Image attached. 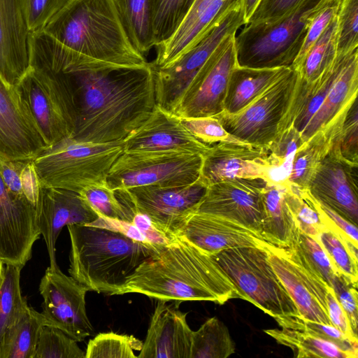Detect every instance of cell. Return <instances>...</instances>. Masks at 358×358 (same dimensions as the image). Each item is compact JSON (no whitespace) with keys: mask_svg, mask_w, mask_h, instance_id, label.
Wrapping results in <instances>:
<instances>
[{"mask_svg":"<svg viewBox=\"0 0 358 358\" xmlns=\"http://www.w3.org/2000/svg\"><path fill=\"white\" fill-rule=\"evenodd\" d=\"M29 62L54 72L71 99L72 137L92 143L122 141L156 106L152 63L123 66L75 52L44 32L29 34Z\"/></svg>","mask_w":358,"mask_h":358,"instance_id":"obj_1","label":"cell"},{"mask_svg":"<svg viewBox=\"0 0 358 358\" xmlns=\"http://www.w3.org/2000/svg\"><path fill=\"white\" fill-rule=\"evenodd\" d=\"M138 293L159 301H208L224 304L240 298L234 283L211 255L176 238L143 262L116 295Z\"/></svg>","mask_w":358,"mask_h":358,"instance_id":"obj_2","label":"cell"},{"mask_svg":"<svg viewBox=\"0 0 358 358\" xmlns=\"http://www.w3.org/2000/svg\"><path fill=\"white\" fill-rule=\"evenodd\" d=\"M70 275L90 291L116 295L139 266L161 247L136 242L106 228L68 225Z\"/></svg>","mask_w":358,"mask_h":358,"instance_id":"obj_3","label":"cell"},{"mask_svg":"<svg viewBox=\"0 0 358 358\" xmlns=\"http://www.w3.org/2000/svg\"><path fill=\"white\" fill-rule=\"evenodd\" d=\"M43 32L99 61L123 66L148 63L129 41L112 0H68Z\"/></svg>","mask_w":358,"mask_h":358,"instance_id":"obj_4","label":"cell"},{"mask_svg":"<svg viewBox=\"0 0 358 358\" xmlns=\"http://www.w3.org/2000/svg\"><path fill=\"white\" fill-rule=\"evenodd\" d=\"M327 0H304L270 22L248 23L235 36L237 64L255 69L292 68L316 13Z\"/></svg>","mask_w":358,"mask_h":358,"instance_id":"obj_5","label":"cell"},{"mask_svg":"<svg viewBox=\"0 0 358 358\" xmlns=\"http://www.w3.org/2000/svg\"><path fill=\"white\" fill-rule=\"evenodd\" d=\"M123 150L122 141L92 143L67 138L44 150L33 162L41 187L79 193L106 180Z\"/></svg>","mask_w":358,"mask_h":358,"instance_id":"obj_6","label":"cell"},{"mask_svg":"<svg viewBox=\"0 0 358 358\" xmlns=\"http://www.w3.org/2000/svg\"><path fill=\"white\" fill-rule=\"evenodd\" d=\"M211 256L234 283L240 299L252 303L274 319L300 316L273 270L265 247L229 248Z\"/></svg>","mask_w":358,"mask_h":358,"instance_id":"obj_7","label":"cell"},{"mask_svg":"<svg viewBox=\"0 0 358 358\" xmlns=\"http://www.w3.org/2000/svg\"><path fill=\"white\" fill-rule=\"evenodd\" d=\"M201 165L202 155L198 154L123 150L106 181L115 191L144 185H189L199 180Z\"/></svg>","mask_w":358,"mask_h":358,"instance_id":"obj_8","label":"cell"},{"mask_svg":"<svg viewBox=\"0 0 358 358\" xmlns=\"http://www.w3.org/2000/svg\"><path fill=\"white\" fill-rule=\"evenodd\" d=\"M245 24L243 3L229 12L192 47L173 62L155 68L156 104L174 113L190 83L229 36Z\"/></svg>","mask_w":358,"mask_h":358,"instance_id":"obj_9","label":"cell"},{"mask_svg":"<svg viewBox=\"0 0 358 358\" xmlns=\"http://www.w3.org/2000/svg\"><path fill=\"white\" fill-rule=\"evenodd\" d=\"M48 146L71 138L75 128L67 89L54 72L31 65L15 86Z\"/></svg>","mask_w":358,"mask_h":358,"instance_id":"obj_10","label":"cell"},{"mask_svg":"<svg viewBox=\"0 0 358 358\" xmlns=\"http://www.w3.org/2000/svg\"><path fill=\"white\" fill-rule=\"evenodd\" d=\"M296 73L291 69L250 104L235 114L213 116L234 138L266 148L278 135L279 125L292 97Z\"/></svg>","mask_w":358,"mask_h":358,"instance_id":"obj_11","label":"cell"},{"mask_svg":"<svg viewBox=\"0 0 358 358\" xmlns=\"http://www.w3.org/2000/svg\"><path fill=\"white\" fill-rule=\"evenodd\" d=\"M207 187L198 180L185 186L144 185L115 192L120 201L148 215L164 232L177 236L187 218L196 211Z\"/></svg>","mask_w":358,"mask_h":358,"instance_id":"obj_12","label":"cell"},{"mask_svg":"<svg viewBox=\"0 0 358 358\" xmlns=\"http://www.w3.org/2000/svg\"><path fill=\"white\" fill-rule=\"evenodd\" d=\"M38 289L45 325L62 330L77 342L94 334L86 310L85 296L90 291L87 287L64 274L57 266L47 268Z\"/></svg>","mask_w":358,"mask_h":358,"instance_id":"obj_13","label":"cell"},{"mask_svg":"<svg viewBox=\"0 0 358 358\" xmlns=\"http://www.w3.org/2000/svg\"><path fill=\"white\" fill-rule=\"evenodd\" d=\"M236 34L226 38L211 55L190 83L174 115L180 118L212 117L224 110L229 76L238 65Z\"/></svg>","mask_w":358,"mask_h":358,"instance_id":"obj_14","label":"cell"},{"mask_svg":"<svg viewBox=\"0 0 358 358\" xmlns=\"http://www.w3.org/2000/svg\"><path fill=\"white\" fill-rule=\"evenodd\" d=\"M48 148L17 88L0 76V160H33Z\"/></svg>","mask_w":358,"mask_h":358,"instance_id":"obj_15","label":"cell"},{"mask_svg":"<svg viewBox=\"0 0 358 358\" xmlns=\"http://www.w3.org/2000/svg\"><path fill=\"white\" fill-rule=\"evenodd\" d=\"M267 183L260 178L213 183L208 186L196 212L230 220L260 234L262 194Z\"/></svg>","mask_w":358,"mask_h":358,"instance_id":"obj_16","label":"cell"},{"mask_svg":"<svg viewBox=\"0 0 358 358\" xmlns=\"http://www.w3.org/2000/svg\"><path fill=\"white\" fill-rule=\"evenodd\" d=\"M40 236L36 224V206L10 192L0 176V257L3 263L23 268Z\"/></svg>","mask_w":358,"mask_h":358,"instance_id":"obj_17","label":"cell"},{"mask_svg":"<svg viewBox=\"0 0 358 358\" xmlns=\"http://www.w3.org/2000/svg\"><path fill=\"white\" fill-rule=\"evenodd\" d=\"M99 217L77 192L41 187L36 204V224L46 244L50 266H57L55 245L63 227L87 224Z\"/></svg>","mask_w":358,"mask_h":358,"instance_id":"obj_18","label":"cell"},{"mask_svg":"<svg viewBox=\"0 0 358 358\" xmlns=\"http://www.w3.org/2000/svg\"><path fill=\"white\" fill-rule=\"evenodd\" d=\"M268 151L237 139L218 142L202 155L199 180L206 187L237 178L266 180Z\"/></svg>","mask_w":358,"mask_h":358,"instance_id":"obj_19","label":"cell"},{"mask_svg":"<svg viewBox=\"0 0 358 358\" xmlns=\"http://www.w3.org/2000/svg\"><path fill=\"white\" fill-rule=\"evenodd\" d=\"M357 167L329 151L319 165L308 188L317 201L357 226Z\"/></svg>","mask_w":358,"mask_h":358,"instance_id":"obj_20","label":"cell"},{"mask_svg":"<svg viewBox=\"0 0 358 358\" xmlns=\"http://www.w3.org/2000/svg\"><path fill=\"white\" fill-rule=\"evenodd\" d=\"M122 142L126 151H176L201 155L210 147L195 138L179 117L157 104L143 124Z\"/></svg>","mask_w":358,"mask_h":358,"instance_id":"obj_21","label":"cell"},{"mask_svg":"<svg viewBox=\"0 0 358 358\" xmlns=\"http://www.w3.org/2000/svg\"><path fill=\"white\" fill-rule=\"evenodd\" d=\"M243 3V0H194L178 29L166 42L156 46L155 68L176 61L195 45L229 12Z\"/></svg>","mask_w":358,"mask_h":358,"instance_id":"obj_22","label":"cell"},{"mask_svg":"<svg viewBox=\"0 0 358 358\" xmlns=\"http://www.w3.org/2000/svg\"><path fill=\"white\" fill-rule=\"evenodd\" d=\"M338 56L339 67L329 92L301 134L305 141L317 134H336L357 98L358 49Z\"/></svg>","mask_w":358,"mask_h":358,"instance_id":"obj_23","label":"cell"},{"mask_svg":"<svg viewBox=\"0 0 358 358\" xmlns=\"http://www.w3.org/2000/svg\"><path fill=\"white\" fill-rule=\"evenodd\" d=\"M211 255L222 250L238 247H265L259 233L221 217L195 212L177 234Z\"/></svg>","mask_w":358,"mask_h":358,"instance_id":"obj_24","label":"cell"},{"mask_svg":"<svg viewBox=\"0 0 358 358\" xmlns=\"http://www.w3.org/2000/svg\"><path fill=\"white\" fill-rule=\"evenodd\" d=\"M187 313L159 301L152 315L139 358H190L193 330Z\"/></svg>","mask_w":358,"mask_h":358,"instance_id":"obj_25","label":"cell"},{"mask_svg":"<svg viewBox=\"0 0 358 358\" xmlns=\"http://www.w3.org/2000/svg\"><path fill=\"white\" fill-rule=\"evenodd\" d=\"M29 31L20 0H0V76L15 87L30 67Z\"/></svg>","mask_w":358,"mask_h":358,"instance_id":"obj_26","label":"cell"},{"mask_svg":"<svg viewBox=\"0 0 358 358\" xmlns=\"http://www.w3.org/2000/svg\"><path fill=\"white\" fill-rule=\"evenodd\" d=\"M291 69H255L237 65L229 76L222 112L235 114L241 111Z\"/></svg>","mask_w":358,"mask_h":358,"instance_id":"obj_27","label":"cell"},{"mask_svg":"<svg viewBox=\"0 0 358 358\" xmlns=\"http://www.w3.org/2000/svg\"><path fill=\"white\" fill-rule=\"evenodd\" d=\"M285 185L268 184L262 194L260 234L276 247L288 248L298 225L285 196Z\"/></svg>","mask_w":358,"mask_h":358,"instance_id":"obj_28","label":"cell"},{"mask_svg":"<svg viewBox=\"0 0 358 358\" xmlns=\"http://www.w3.org/2000/svg\"><path fill=\"white\" fill-rule=\"evenodd\" d=\"M265 249L273 270L295 303L300 317L332 325L327 313L299 275L284 248L268 243Z\"/></svg>","mask_w":358,"mask_h":358,"instance_id":"obj_29","label":"cell"},{"mask_svg":"<svg viewBox=\"0 0 358 358\" xmlns=\"http://www.w3.org/2000/svg\"><path fill=\"white\" fill-rule=\"evenodd\" d=\"M131 45L144 55L155 46L153 0H112Z\"/></svg>","mask_w":358,"mask_h":358,"instance_id":"obj_30","label":"cell"},{"mask_svg":"<svg viewBox=\"0 0 358 358\" xmlns=\"http://www.w3.org/2000/svg\"><path fill=\"white\" fill-rule=\"evenodd\" d=\"M338 15L315 42L301 64L294 71L296 88L305 89L322 79L333 69L337 57Z\"/></svg>","mask_w":358,"mask_h":358,"instance_id":"obj_31","label":"cell"},{"mask_svg":"<svg viewBox=\"0 0 358 358\" xmlns=\"http://www.w3.org/2000/svg\"><path fill=\"white\" fill-rule=\"evenodd\" d=\"M44 325L41 313L27 305L5 331L0 342V358H34Z\"/></svg>","mask_w":358,"mask_h":358,"instance_id":"obj_32","label":"cell"},{"mask_svg":"<svg viewBox=\"0 0 358 358\" xmlns=\"http://www.w3.org/2000/svg\"><path fill=\"white\" fill-rule=\"evenodd\" d=\"M301 134L293 126L278 134L267 148L266 181L286 185L297 150L305 143Z\"/></svg>","mask_w":358,"mask_h":358,"instance_id":"obj_33","label":"cell"},{"mask_svg":"<svg viewBox=\"0 0 358 358\" xmlns=\"http://www.w3.org/2000/svg\"><path fill=\"white\" fill-rule=\"evenodd\" d=\"M334 136L317 134L297 150L287 184L300 189L308 188L319 165L331 149Z\"/></svg>","mask_w":358,"mask_h":358,"instance_id":"obj_34","label":"cell"},{"mask_svg":"<svg viewBox=\"0 0 358 358\" xmlns=\"http://www.w3.org/2000/svg\"><path fill=\"white\" fill-rule=\"evenodd\" d=\"M264 331L278 343L289 348L296 358H351L336 345L299 330L281 327Z\"/></svg>","mask_w":358,"mask_h":358,"instance_id":"obj_35","label":"cell"},{"mask_svg":"<svg viewBox=\"0 0 358 358\" xmlns=\"http://www.w3.org/2000/svg\"><path fill=\"white\" fill-rule=\"evenodd\" d=\"M235 350L228 328L216 317L192 332L190 358H227Z\"/></svg>","mask_w":358,"mask_h":358,"instance_id":"obj_36","label":"cell"},{"mask_svg":"<svg viewBox=\"0 0 358 358\" xmlns=\"http://www.w3.org/2000/svg\"><path fill=\"white\" fill-rule=\"evenodd\" d=\"M22 268L13 264H3L0 279V342L10 325L17 321L28 305L20 289Z\"/></svg>","mask_w":358,"mask_h":358,"instance_id":"obj_37","label":"cell"},{"mask_svg":"<svg viewBox=\"0 0 358 358\" xmlns=\"http://www.w3.org/2000/svg\"><path fill=\"white\" fill-rule=\"evenodd\" d=\"M287 252L306 264L329 287L340 273L335 268L317 239L302 231L298 227Z\"/></svg>","mask_w":358,"mask_h":358,"instance_id":"obj_38","label":"cell"},{"mask_svg":"<svg viewBox=\"0 0 358 358\" xmlns=\"http://www.w3.org/2000/svg\"><path fill=\"white\" fill-rule=\"evenodd\" d=\"M285 196L299 229L316 239L326 227L318 201L308 189L288 184L285 186Z\"/></svg>","mask_w":358,"mask_h":358,"instance_id":"obj_39","label":"cell"},{"mask_svg":"<svg viewBox=\"0 0 358 358\" xmlns=\"http://www.w3.org/2000/svg\"><path fill=\"white\" fill-rule=\"evenodd\" d=\"M316 239L338 272L357 285V246L348 243L327 227L320 231Z\"/></svg>","mask_w":358,"mask_h":358,"instance_id":"obj_40","label":"cell"},{"mask_svg":"<svg viewBox=\"0 0 358 358\" xmlns=\"http://www.w3.org/2000/svg\"><path fill=\"white\" fill-rule=\"evenodd\" d=\"M78 194L99 217L129 222L132 220L134 213L130 206L120 201L106 180L91 184Z\"/></svg>","mask_w":358,"mask_h":358,"instance_id":"obj_41","label":"cell"},{"mask_svg":"<svg viewBox=\"0 0 358 358\" xmlns=\"http://www.w3.org/2000/svg\"><path fill=\"white\" fill-rule=\"evenodd\" d=\"M275 320L280 327L299 330L330 342L347 352L351 358L358 356L357 341L351 340L333 325L305 320L300 316H287Z\"/></svg>","mask_w":358,"mask_h":358,"instance_id":"obj_42","label":"cell"},{"mask_svg":"<svg viewBox=\"0 0 358 358\" xmlns=\"http://www.w3.org/2000/svg\"><path fill=\"white\" fill-rule=\"evenodd\" d=\"M194 0H153L155 43L170 38L185 17Z\"/></svg>","mask_w":358,"mask_h":358,"instance_id":"obj_43","label":"cell"},{"mask_svg":"<svg viewBox=\"0 0 358 358\" xmlns=\"http://www.w3.org/2000/svg\"><path fill=\"white\" fill-rule=\"evenodd\" d=\"M142 345L133 336L101 333L90 340L85 358H137L134 350L140 351Z\"/></svg>","mask_w":358,"mask_h":358,"instance_id":"obj_44","label":"cell"},{"mask_svg":"<svg viewBox=\"0 0 358 358\" xmlns=\"http://www.w3.org/2000/svg\"><path fill=\"white\" fill-rule=\"evenodd\" d=\"M76 340L49 325L41 329L34 358H85Z\"/></svg>","mask_w":358,"mask_h":358,"instance_id":"obj_45","label":"cell"},{"mask_svg":"<svg viewBox=\"0 0 358 358\" xmlns=\"http://www.w3.org/2000/svg\"><path fill=\"white\" fill-rule=\"evenodd\" d=\"M346 162L358 166V109L357 99L348 109L329 150Z\"/></svg>","mask_w":358,"mask_h":358,"instance_id":"obj_46","label":"cell"},{"mask_svg":"<svg viewBox=\"0 0 358 358\" xmlns=\"http://www.w3.org/2000/svg\"><path fill=\"white\" fill-rule=\"evenodd\" d=\"M338 25L337 55L358 49V0H341Z\"/></svg>","mask_w":358,"mask_h":358,"instance_id":"obj_47","label":"cell"},{"mask_svg":"<svg viewBox=\"0 0 358 358\" xmlns=\"http://www.w3.org/2000/svg\"><path fill=\"white\" fill-rule=\"evenodd\" d=\"M29 34L42 32L68 0H20Z\"/></svg>","mask_w":358,"mask_h":358,"instance_id":"obj_48","label":"cell"},{"mask_svg":"<svg viewBox=\"0 0 358 358\" xmlns=\"http://www.w3.org/2000/svg\"><path fill=\"white\" fill-rule=\"evenodd\" d=\"M180 120L195 138L208 145L211 146L223 141L235 139L213 116L185 117Z\"/></svg>","mask_w":358,"mask_h":358,"instance_id":"obj_49","label":"cell"},{"mask_svg":"<svg viewBox=\"0 0 358 358\" xmlns=\"http://www.w3.org/2000/svg\"><path fill=\"white\" fill-rule=\"evenodd\" d=\"M331 288L348 318L351 329L357 336L358 299L357 285H354L343 275H337Z\"/></svg>","mask_w":358,"mask_h":358,"instance_id":"obj_50","label":"cell"},{"mask_svg":"<svg viewBox=\"0 0 358 358\" xmlns=\"http://www.w3.org/2000/svg\"><path fill=\"white\" fill-rule=\"evenodd\" d=\"M303 1L304 0H261L248 23L275 20L293 10Z\"/></svg>","mask_w":358,"mask_h":358,"instance_id":"obj_51","label":"cell"},{"mask_svg":"<svg viewBox=\"0 0 358 358\" xmlns=\"http://www.w3.org/2000/svg\"><path fill=\"white\" fill-rule=\"evenodd\" d=\"M327 314L331 324L344 333L352 341H357V336L353 333L347 315L337 300L331 287L327 294Z\"/></svg>","mask_w":358,"mask_h":358,"instance_id":"obj_52","label":"cell"},{"mask_svg":"<svg viewBox=\"0 0 358 358\" xmlns=\"http://www.w3.org/2000/svg\"><path fill=\"white\" fill-rule=\"evenodd\" d=\"M260 1L261 0H243V11L245 24L248 23L250 18L254 13Z\"/></svg>","mask_w":358,"mask_h":358,"instance_id":"obj_53","label":"cell"},{"mask_svg":"<svg viewBox=\"0 0 358 358\" xmlns=\"http://www.w3.org/2000/svg\"><path fill=\"white\" fill-rule=\"evenodd\" d=\"M3 263L1 259V257H0V279H1V271H2V268H3Z\"/></svg>","mask_w":358,"mask_h":358,"instance_id":"obj_54","label":"cell"}]
</instances>
